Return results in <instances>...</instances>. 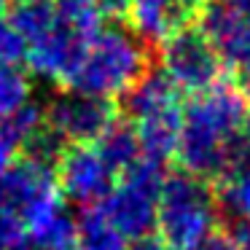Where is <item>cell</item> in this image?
Returning <instances> with one entry per match:
<instances>
[{"instance_id": "44dd1931", "label": "cell", "mask_w": 250, "mask_h": 250, "mask_svg": "<svg viewBox=\"0 0 250 250\" xmlns=\"http://www.w3.org/2000/svg\"><path fill=\"white\" fill-rule=\"evenodd\" d=\"M180 3H183V6L188 8L191 14H196V11H199V8H202V6H207L210 0H180Z\"/></svg>"}, {"instance_id": "4fadbf2b", "label": "cell", "mask_w": 250, "mask_h": 250, "mask_svg": "<svg viewBox=\"0 0 250 250\" xmlns=\"http://www.w3.org/2000/svg\"><path fill=\"white\" fill-rule=\"evenodd\" d=\"M78 250H132L129 239L108 221L100 207H86L78 218Z\"/></svg>"}, {"instance_id": "8992f818", "label": "cell", "mask_w": 250, "mask_h": 250, "mask_svg": "<svg viewBox=\"0 0 250 250\" xmlns=\"http://www.w3.org/2000/svg\"><path fill=\"white\" fill-rule=\"evenodd\" d=\"M162 73L188 94L215 86L223 73V60L199 27H183L162 43Z\"/></svg>"}, {"instance_id": "603a6c76", "label": "cell", "mask_w": 250, "mask_h": 250, "mask_svg": "<svg viewBox=\"0 0 250 250\" xmlns=\"http://www.w3.org/2000/svg\"><path fill=\"white\" fill-rule=\"evenodd\" d=\"M8 6H11V0H0V17L8 11Z\"/></svg>"}, {"instance_id": "7a4b0ae2", "label": "cell", "mask_w": 250, "mask_h": 250, "mask_svg": "<svg viewBox=\"0 0 250 250\" xmlns=\"http://www.w3.org/2000/svg\"><path fill=\"white\" fill-rule=\"evenodd\" d=\"M148 43L135 30H126L121 24H103L89 41L81 62L65 86L108 100L124 97L148 73Z\"/></svg>"}, {"instance_id": "30bf717a", "label": "cell", "mask_w": 250, "mask_h": 250, "mask_svg": "<svg viewBox=\"0 0 250 250\" xmlns=\"http://www.w3.org/2000/svg\"><path fill=\"white\" fill-rule=\"evenodd\" d=\"M191 11L180 0H132L126 19L148 46H162L186 27Z\"/></svg>"}, {"instance_id": "5bb4252c", "label": "cell", "mask_w": 250, "mask_h": 250, "mask_svg": "<svg viewBox=\"0 0 250 250\" xmlns=\"http://www.w3.org/2000/svg\"><path fill=\"white\" fill-rule=\"evenodd\" d=\"M30 103V81L17 65H0V121Z\"/></svg>"}, {"instance_id": "ba28073f", "label": "cell", "mask_w": 250, "mask_h": 250, "mask_svg": "<svg viewBox=\"0 0 250 250\" xmlns=\"http://www.w3.org/2000/svg\"><path fill=\"white\" fill-rule=\"evenodd\" d=\"M46 121L67 143H94L116 121V105L108 97L67 89L49 103Z\"/></svg>"}, {"instance_id": "ac0fdd59", "label": "cell", "mask_w": 250, "mask_h": 250, "mask_svg": "<svg viewBox=\"0 0 250 250\" xmlns=\"http://www.w3.org/2000/svg\"><path fill=\"white\" fill-rule=\"evenodd\" d=\"M194 250H239V248H237V245H234V242H231V239H229L223 231H221V234L212 231L210 237H207L205 242H199Z\"/></svg>"}, {"instance_id": "7c38bea8", "label": "cell", "mask_w": 250, "mask_h": 250, "mask_svg": "<svg viewBox=\"0 0 250 250\" xmlns=\"http://www.w3.org/2000/svg\"><path fill=\"white\" fill-rule=\"evenodd\" d=\"M27 245L33 250H78V218L60 207L27 229Z\"/></svg>"}, {"instance_id": "52a82bcc", "label": "cell", "mask_w": 250, "mask_h": 250, "mask_svg": "<svg viewBox=\"0 0 250 250\" xmlns=\"http://www.w3.org/2000/svg\"><path fill=\"white\" fill-rule=\"evenodd\" d=\"M57 180L62 196L83 207H97L113 188L116 172L94 143H70L57 164Z\"/></svg>"}, {"instance_id": "6da1fadb", "label": "cell", "mask_w": 250, "mask_h": 250, "mask_svg": "<svg viewBox=\"0 0 250 250\" xmlns=\"http://www.w3.org/2000/svg\"><path fill=\"white\" fill-rule=\"evenodd\" d=\"M248 124L250 100L239 86L218 81L194 94L188 105H183V129L175 151L180 167L202 180H218L226 169L229 148Z\"/></svg>"}, {"instance_id": "5b68a950", "label": "cell", "mask_w": 250, "mask_h": 250, "mask_svg": "<svg viewBox=\"0 0 250 250\" xmlns=\"http://www.w3.org/2000/svg\"><path fill=\"white\" fill-rule=\"evenodd\" d=\"M164 169L159 162L143 156L129 169L121 172V180L113 183L110 194L97 205L108 215V221L124 234L126 239H146L156 229V212L162 199Z\"/></svg>"}, {"instance_id": "7402d4cb", "label": "cell", "mask_w": 250, "mask_h": 250, "mask_svg": "<svg viewBox=\"0 0 250 250\" xmlns=\"http://www.w3.org/2000/svg\"><path fill=\"white\" fill-rule=\"evenodd\" d=\"M239 89H242L245 97L250 100V67H245V70H242V86H239Z\"/></svg>"}, {"instance_id": "ffe728a7", "label": "cell", "mask_w": 250, "mask_h": 250, "mask_svg": "<svg viewBox=\"0 0 250 250\" xmlns=\"http://www.w3.org/2000/svg\"><path fill=\"white\" fill-rule=\"evenodd\" d=\"M132 250H167L159 239H153V237H146V239H137L135 245H132Z\"/></svg>"}, {"instance_id": "2e32d148", "label": "cell", "mask_w": 250, "mask_h": 250, "mask_svg": "<svg viewBox=\"0 0 250 250\" xmlns=\"http://www.w3.org/2000/svg\"><path fill=\"white\" fill-rule=\"evenodd\" d=\"M27 54V46L24 38L17 33L8 19L0 17V65H19Z\"/></svg>"}, {"instance_id": "277c9868", "label": "cell", "mask_w": 250, "mask_h": 250, "mask_svg": "<svg viewBox=\"0 0 250 250\" xmlns=\"http://www.w3.org/2000/svg\"><path fill=\"white\" fill-rule=\"evenodd\" d=\"M218 221V202L207 180L186 172L164 178L156 212V234L167 250H194L212 234Z\"/></svg>"}, {"instance_id": "9c48e42d", "label": "cell", "mask_w": 250, "mask_h": 250, "mask_svg": "<svg viewBox=\"0 0 250 250\" xmlns=\"http://www.w3.org/2000/svg\"><path fill=\"white\" fill-rule=\"evenodd\" d=\"M196 27L210 38L223 65L250 67V11L226 6L221 0H210L196 11Z\"/></svg>"}, {"instance_id": "3957f363", "label": "cell", "mask_w": 250, "mask_h": 250, "mask_svg": "<svg viewBox=\"0 0 250 250\" xmlns=\"http://www.w3.org/2000/svg\"><path fill=\"white\" fill-rule=\"evenodd\" d=\"M124 110L140 137L143 156L164 164L175 156L183 129L180 89L159 73H146L124 94Z\"/></svg>"}, {"instance_id": "e0dca14e", "label": "cell", "mask_w": 250, "mask_h": 250, "mask_svg": "<svg viewBox=\"0 0 250 250\" xmlns=\"http://www.w3.org/2000/svg\"><path fill=\"white\" fill-rule=\"evenodd\" d=\"M22 135L17 132V126L8 119L0 121V175L6 172L14 162H17V153L22 151Z\"/></svg>"}, {"instance_id": "d6986e66", "label": "cell", "mask_w": 250, "mask_h": 250, "mask_svg": "<svg viewBox=\"0 0 250 250\" xmlns=\"http://www.w3.org/2000/svg\"><path fill=\"white\" fill-rule=\"evenodd\" d=\"M100 8H103L105 17H113V19H121L126 17V11H129V3L132 0H97Z\"/></svg>"}, {"instance_id": "cb8c5ba5", "label": "cell", "mask_w": 250, "mask_h": 250, "mask_svg": "<svg viewBox=\"0 0 250 250\" xmlns=\"http://www.w3.org/2000/svg\"><path fill=\"white\" fill-rule=\"evenodd\" d=\"M248 132H250V124H248Z\"/></svg>"}, {"instance_id": "8fae6325", "label": "cell", "mask_w": 250, "mask_h": 250, "mask_svg": "<svg viewBox=\"0 0 250 250\" xmlns=\"http://www.w3.org/2000/svg\"><path fill=\"white\" fill-rule=\"evenodd\" d=\"M97 151L103 153V159L110 164L116 175H121L124 169H129L135 162L143 159V148H140V137H137L132 121H119L116 119L103 135L94 140Z\"/></svg>"}, {"instance_id": "9a60e30c", "label": "cell", "mask_w": 250, "mask_h": 250, "mask_svg": "<svg viewBox=\"0 0 250 250\" xmlns=\"http://www.w3.org/2000/svg\"><path fill=\"white\" fill-rule=\"evenodd\" d=\"M24 239H27L24 218L11 205H6V202L0 199V250H8L14 245L24 242Z\"/></svg>"}]
</instances>
